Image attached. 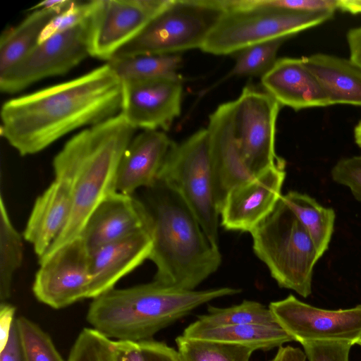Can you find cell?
<instances>
[{
    "instance_id": "obj_20",
    "label": "cell",
    "mask_w": 361,
    "mask_h": 361,
    "mask_svg": "<svg viewBox=\"0 0 361 361\" xmlns=\"http://www.w3.org/2000/svg\"><path fill=\"white\" fill-rule=\"evenodd\" d=\"M71 207L68 188L56 180L36 198L23 236L32 245L39 259L44 255L64 228Z\"/></svg>"
},
{
    "instance_id": "obj_1",
    "label": "cell",
    "mask_w": 361,
    "mask_h": 361,
    "mask_svg": "<svg viewBox=\"0 0 361 361\" xmlns=\"http://www.w3.org/2000/svg\"><path fill=\"white\" fill-rule=\"evenodd\" d=\"M122 81L109 63L5 102L1 135L20 155L35 154L82 128L121 112Z\"/></svg>"
},
{
    "instance_id": "obj_15",
    "label": "cell",
    "mask_w": 361,
    "mask_h": 361,
    "mask_svg": "<svg viewBox=\"0 0 361 361\" xmlns=\"http://www.w3.org/2000/svg\"><path fill=\"white\" fill-rule=\"evenodd\" d=\"M286 166L273 167L233 187L220 210V224L226 231L250 233L274 209L282 196Z\"/></svg>"
},
{
    "instance_id": "obj_11",
    "label": "cell",
    "mask_w": 361,
    "mask_h": 361,
    "mask_svg": "<svg viewBox=\"0 0 361 361\" xmlns=\"http://www.w3.org/2000/svg\"><path fill=\"white\" fill-rule=\"evenodd\" d=\"M170 0H93L88 18L90 56L109 62Z\"/></svg>"
},
{
    "instance_id": "obj_4",
    "label": "cell",
    "mask_w": 361,
    "mask_h": 361,
    "mask_svg": "<svg viewBox=\"0 0 361 361\" xmlns=\"http://www.w3.org/2000/svg\"><path fill=\"white\" fill-rule=\"evenodd\" d=\"M240 292L232 287L185 290L153 280L114 288L92 299L86 319L92 328L111 339L141 341L152 339L203 304Z\"/></svg>"
},
{
    "instance_id": "obj_9",
    "label": "cell",
    "mask_w": 361,
    "mask_h": 361,
    "mask_svg": "<svg viewBox=\"0 0 361 361\" xmlns=\"http://www.w3.org/2000/svg\"><path fill=\"white\" fill-rule=\"evenodd\" d=\"M235 149L248 180L275 166H286L275 149L280 104L267 92L245 87L230 101Z\"/></svg>"
},
{
    "instance_id": "obj_41",
    "label": "cell",
    "mask_w": 361,
    "mask_h": 361,
    "mask_svg": "<svg viewBox=\"0 0 361 361\" xmlns=\"http://www.w3.org/2000/svg\"><path fill=\"white\" fill-rule=\"evenodd\" d=\"M305 352L290 345L279 348L274 357L269 361H306Z\"/></svg>"
},
{
    "instance_id": "obj_32",
    "label": "cell",
    "mask_w": 361,
    "mask_h": 361,
    "mask_svg": "<svg viewBox=\"0 0 361 361\" xmlns=\"http://www.w3.org/2000/svg\"><path fill=\"white\" fill-rule=\"evenodd\" d=\"M92 8V1L76 2L60 12L44 27L39 38L41 43L56 34L67 31L87 20Z\"/></svg>"
},
{
    "instance_id": "obj_26",
    "label": "cell",
    "mask_w": 361,
    "mask_h": 361,
    "mask_svg": "<svg viewBox=\"0 0 361 361\" xmlns=\"http://www.w3.org/2000/svg\"><path fill=\"white\" fill-rule=\"evenodd\" d=\"M121 80H147L179 75V54L140 55L113 59L107 62Z\"/></svg>"
},
{
    "instance_id": "obj_12",
    "label": "cell",
    "mask_w": 361,
    "mask_h": 361,
    "mask_svg": "<svg viewBox=\"0 0 361 361\" xmlns=\"http://www.w3.org/2000/svg\"><path fill=\"white\" fill-rule=\"evenodd\" d=\"M32 291L41 302L61 309L89 298L90 252L79 236L39 259Z\"/></svg>"
},
{
    "instance_id": "obj_18",
    "label": "cell",
    "mask_w": 361,
    "mask_h": 361,
    "mask_svg": "<svg viewBox=\"0 0 361 361\" xmlns=\"http://www.w3.org/2000/svg\"><path fill=\"white\" fill-rule=\"evenodd\" d=\"M174 144L162 130L135 135L118 166L116 191L133 195L140 188L153 186Z\"/></svg>"
},
{
    "instance_id": "obj_2",
    "label": "cell",
    "mask_w": 361,
    "mask_h": 361,
    "mask_svg": "<svg viewBox=\"0 0 361 361\" xmlns=\"http://www.w3.org/2000/svg\"><path fill=\"white\" fill-rule=\"evenodd\" d=\"M135 130L120 112L80 130L54 156V180L68 188L72 207L64 228L39 259L79 237L96 207L117 192L118 166Z\"/></svg>"
},
{
    "instance_id": "obj_27",
    "label": "cell",
    "mask_w": 361,
    "mask_h": 361,
    "mask_svg": "<svg viewBox=\"0 0 361 361\" xmlns=\"http://www.w3.org/2000/svg\"><path fill=\"white\" fill-rule=\"evenodd\" d=\"M197 321L208 326L241 324L280 326L269 307L247 300L229 307L209 305L207 313L198 316Z\"/></svg>"
},
{
    "instance_id": "obj_33",
    "label": "cell",
    "mask_w": 361,
    "mask_h": 361,
    "mask_svg": "<svg viewBox=\"0 0 361 361\" xmlns=\"http://www.w3.org/2000/svg\"><path fill=\"white\" fill-rule=\"evenodd\" d=\"M307 361H349L352 342L313 341L302 343Z\"/></svg>"
},
{
    "instance_id": "obj_14",
    "label": "cell",
    "mask_w": 361,
    "mask_h": 361,
    "mask_svg": "<svg viewBox=\"0 0 361 361\" xmlns=\"http://www.w3.org/2000/svg\"><path fill=\"white\" fill-rule=\"evenodd\" d=\"M121 81V113L134 128L165 132L180 116L183 92L180 75Z\"/></svg>"
},
{
    "instance_id": "obj_44",
    "label": "cell",
    "mask_w": 361,
    "mask_h": 361,
    "mask_svg": "<svg viewBox=\"0 0 361 361\" xmlns=\"http://www.w3.org/2000/svg\"><path fill=\"white\" fill-rule=\"evenodd\" d=\"M354 137L356 144L361 148V121L355 128Z\"/></svg>"
},
{
    "instance_id": "obj_31",
    "label": "cell",
    "mask_w": 361,
    "mask_h": 361,
    "mask_svg": "<svg viewBox=\"0 0 361 361\" xmlns=\"http://www.w3.org/2000/svg\"><path fill=\"white\" fill-rule=\"evenodd\" d=\"M67 361H116L114 341L93 328H85L75 339Z\"/></svg>"
},
{
    "instance_id": "obj_13",
    "label": "cell",
    "mask_w": 361,
    "mask_h": 361,
    "mask_svg": "<svg viewBox=\"0 0 361 361\" xmlns=\"http://www.w3.org/2000/svg\"><path fill=\"white\" fill-rule=\"evenodd\" d=\"M279 324L300 343L313 341H346L361 337V305L349 309L324 310L299 300L293 295L270 302Z\"/></svg>"
},
{
    "instance_id": "obj_39",
    "label": "cell",
    "mask_w": 361,
    "mask_h": 361,
    "mask_svg": "<svg viewBox=\"0 0 361 361\" xmlns=\"http://www.w3.org/2000/svg\"><path fill=\"white\" fill-rule=\"evenodd\" d=\"M16 312L15 307L6 302L0 303V350L5 346L13 322Z\"/></svg>"
},
{
    "instance_id": "obj_5",
    "label": "cell",
    "mask_w": 361,
    "mask_h": 361,
    "mask_svg": "<svg viewBox=\"0 0 361 361\" xmlns=\"http://www.w3.org/2000/svg\"><path fill=\"white\" fill-rule=\"evenodd\" d=\"M225 11L200 50L233 54L250 45L289 37L331 18L334 12H302L272 5L269 0H223Z\"/></svg>"
},
{
    "instance_id": "obj_19",
    "label": "cell",
    "mask_w": 361,
    "mask_h": 361,
    "mask_svg": "<svg viewBox=\"0 0 361 361\" xmlns=\"http://www.w3.org/2000/svg\"><path fill=\"white\" fill-rule=\"evenodd\" d=\"M261 82L265 92L280 106L298 111L331 105L328 95L302 58L278 59L261 77Z\"/></svg>"
},
{
    "instance_id": "obj_40",
    "label": "cell",
    "mask_w": 361,
    "mask_h": 361,
    "mask_svg": "<svg viewBox=\"0 0 361 361\" xmlns=\"http://www.w3.org/2000/svg\"><path fill=\"white\" fill-rule=\"evenodd\" d=\"M350 59L361 67V26L350 29L347 33Z\"/></svg>"
},
{
    "instance_id": "obj_36",
    "label": "cell",
    "mask_w": 361,
    "mask_h": 361,
    "mask_svg": "<svg viewBox=\"0 0 361 361\" xmlns=\"http://www.w3.org/2000/svg\"><path fill=\"white\" fill-rule=\"evenodd\" d=\"M147 361H180L177 350L152 339L140 341Z\"/></svg>"
},
{
    "instance_id": "obj_7",
    "label": "cell",
    "mask_w": 361,
    "mask_h": 361,
    "mask_svg": "<svg viewBox=\"0 0 361 361\" xmlns=\"http://www.w3.org/2000/svg\"><path fill=\"white\" fill-rule=\"evenodd\" d=\"M157 180L182 197L207 237L218 245L221 205L207 128L178 144L175 142Z\"/></svg>"
},
{
    "instance_id": "obj_42",
    "label": "cell",
    "mask_w": 361,
    "mask_h": 361,
    "mask_svg": "<svg viewBox=\"0 0 361 361\" xmlns=\"http://www.w3.org/2000/svg\"><path fill=\"white\" fill-rule=\"evenodd\" d=\"M73 2L71 0H47L32 6L30 11L38 8H57L61 11L67 8Z\"/></svg>"
},
{
    "instance_id": "obj_35",
    "label": "cell",
    "mask_w": 361,
    "mask_h": 361,
    "mask_svg": "<svg viewBox=\"0 0 361 361\" xmlns=\"http://www.w3.org/2000/svg\"><path fill=\"white\" fill-rule=\"evenodd\" d=\"M277 7L302 12H335L338 0H269Z\"/></svg>"
},
{
    "instance_id": "obj_34",
    "label": "cell",
    "mask_w": 361,
    "mask_h": 361,
    "mask_svg": "<svg viewBox=\"0 0 361 361\" xmlns=\"http://www.w3.org/2000/svg\"><path fill=\"white\" fill-rule=\"evenodd\" d=\"M331 178L338 184L348 187L361 203V156L339 160L332 168Z\"/></svg>"
},
{
    "instance_id": "obj_8",
    "label": "cell",
    "mask_w": 361,
    "mask_h": 361,
    "mask_svg": "<svg viewBox=\"0 0 361 361\" xmlns=\"http://www.w3.org/2000/svg\"><path fill=\"white\" fill-rule=\"evenodd\" d=\"M225 10L223 0H170L112 59L200 49Z\"/></svg>"
},
{
    "instance_id": "obj_37",
    "label": "cell",
    "mask_w": 361,
    "mask_h": 361,
    "mask_svg": "<svg viewBox=\"0 0 361 361\" xmlns=\"http://www.w3.org/2000/svg\"><path fill=\"white\" fill-rule=\"evenodd\" d=\"M116 361H147L140 341H114Z\"/></svg>"
},
{
    "instance_id": "obj_22",
    "label": "cell",
    "mask_w": 361,
    "mask_h": 361,
    "mask_svg": "<svg viewBox=\"0 0 361 361\" xmlns=\"http://www.w3.org/2000/svg\"><path fill=\"white\" fill-rule=\"evenodd\" d=\"M183 336L227 343L253 348L269 350L294 339L281 326L241 324L208 326L197 320L183 331Z\"/></svg>"
},
{
    "instance_id": "obj_16",
    "label": "cell",
    "mask_w": 361,
    "mask_h": 361,
    "mask_svg": "<svg viewBox=\"0 0 361 361\" xmlns=\"http://www.w3.org/2000/svg\"><path fill=\"white\" fill-rule=\"evenodd\" d=\"M150 231L147 210L142 200L116 192L93 211L80 237L89 252L142 230Z\"/></svg>"
},
{
    "instance_id": "obj_23",
    "label": "cell",
    "mask_w": 361,
    "mask_h": 361,
    "mask_svg": "<svg viewBox=\"0 0 361 361\" xmlns=\"http://www.w3.org/2000/svg\"><path fill=\"white\" fill-rule=\"evenodd\" d=\"M63 11L38 8L17 25L6 29L0 38V75L24 58L38 44L44 27Z\"/></svg>"
},
{
    "instance_id": "obj_30",
    "label": "cell",
    "mask_w": 361,
    "mask_h": 361,
    "mask_svg": "<svg viewBox=\"0 0 361 361\" xmlns=\"http://www.w3.org/2000/svg\"><path fill=\"white\" fill-rule=\"evenodd\" d=\"M24 361H65L50 336L25 317L16 318Z\"/></svg>"
},
{
    "instance_id": "obj_38",
    "label": "cell",
    "mask_w": 361,
    "mask_h": 361,
    "mask_svg": "<svg viewBox=\"0 0 361 361\" xmlns=\"http://www.w3.org/2000/svg\"><path fill=\"white\" fill-rule=\"evenodd\" d=\"M0 361H24L16 319L8 341L4 348L0 350Z\"/></svg>"
},
{
    "instance_id": "obj_24",
    "label": "cell",
    "mask_w": 361,
    "mask_h": 361,
    "mask_svg": "<svg viewBox=\"0 0 361 361\" xmlns=\"http://www.w3.org/2000/svg\"><path fill=\"white\" fill-rule=\"evenodd\" d=\"M282 199L305 228L322 257L329 248L334 232V210L298 191H289L282 195Z\"/></svg>"
},
{
    "instance_id": "obj_10",
    "label": "cell",
    "mask_w": 361,
    "mask_h": 361,
    "mask_svg": "<svg viewBox=\"0 0 361 361\" xmlns=\"http://www.w3.org/2000/svg\"><path fill=\"white\" fill-rule=\"evenodd\" d=\"M88 20V19H87ZM39 43L0 75V90L17 93L44 78L64 75L88 56V21Z\"/></svg>"
},
{
    "instance_id": "obj_28",
    "label": "cell",
    "mask_w": 361,
    "mask_h": 361,
    "mask_svg": "<svg viewBox=\"0 0 361 361\" xmlns=\"http://www.w3.org/2000/svg\"><path fill=\"white\" fill-rule=\"evenodd\" d=\"M180 361H250L253 348L181 336L176 338Z\"/></svg>"
},
{
    "instance_id": "obj_45",
    "label": "cell",
    "mask_w": 361,
    "mask_h": 361,
    "mask_svg": "<svg viewBox=\"0 0 361 361\" xmlns=\"http://www.w3.org/2000/svg\"><path fill=\"white\" fill-rule=\"evenodd\" d=\"M356 344H357V345H360V346H361V337H360V338L358 340V341L357 342V343H356Z\"/></svg>"
},
{
    "instance_id": "obj_17",
    "label": "cell",
    "mask_w": 361,
    "mask_h": 361,
    "mask_svg": "<svg viewBox=\"0 0 361 361\" xmlns=\"http://www.w3.org/2000/svg\"><path fill=\"white\" fill-rule=\"evenodd\" d=\"M152 249L151 232L145 229L90 252L89 298L114 288L121 279L149 259Z\"/></svg>"
},
{
    "instance_id": "obj_21",
    "label": "cell",
    "mask_w": 361,
    "mask_h": 361,
    "mask_svg": "<svg viewBox=\"0 0 361 361\" xmlns=\"http://www.w3.org/2000/svg\"><path fill=\"white\" fill-rule=\"evenodd\" d=\"M302 60L324 90L331 105L361 106V67L350 59L322 53Z\"/></svg>"
},
{
    "instance_id": "obj_6",
    "label": "cell",
    "mask_w": 361,
    "mask_h": 361,
    "mask_svg": "<svg viewBox=\"0 0 361 361\" xmlns=\"http://www.w3.org/2000/svg\"><path fill=\"white\" fill-rule=\"evenodd\" d=\"M250 233L254 253L279 286L303 298L311 295L314 267L321 257L282 196L272 212Z\"/></svg>"
},
{
    "instance_id": "obj_3",
    "label": "cell",
    "mask_w": 361,
    "mask_h": 361,
    "mask_svg": "<svg viewBox=\"0 0 361 361\" xmlns=\"http://www.w3.org/2000/svg\"><path fill=\"white\" fill-rule=\"evenodd\" d=\"M141 199L147 210L156 267L154 280L185 290L195 288L222 262L219 245L207 237L197 218L171 188L157 180Z\"/></svg>"
},
{
    "instance_id": "obj_29",
    "label": "cell",
    "mask_w": 361,
    "mask_h": 361,
    "mask_svg": "<svg viewBox=\"0 0 361 361\" xmlns=\"http://www.w3.org/2000/svg\"><path fill=\"white\" fill-rule=\"evenodd\" d=\"M288 38L283 37L255 44L233 54L235 64L231 75L263 76L274 65L279 49Z\"/></svg>"
},
{
    "instance_id": "obj_25",
    "label": "cell",
    "mask_w": 361,
    "mask_h": 361,
    "mask_svg": "<svg viewBox=\"0 0 361 361\" xmlns=\"http://www.w3.org/2000/svg\"><path fill=\"white\" fill-rule=\"evenodd\" d=\"M22 235L12 224L3 197L0 199V303L11 295L16 272L23 261Z\"/></svg>"
},
{
    "instance_id": "obj_43",
    "label": "cell",
    "mask_w": 361,
    "mask_h": 361,
    "mask_svg": "<svg viewBox=\"0 0 361 361\" xmlns=\"http://www.w3.org/2000/svg\"><path fill=\"white\" fill-rule=\"evenodd\" d=\"M353 14L361 13V0H338V9Z\"/></svg>"
}]
</instances>
